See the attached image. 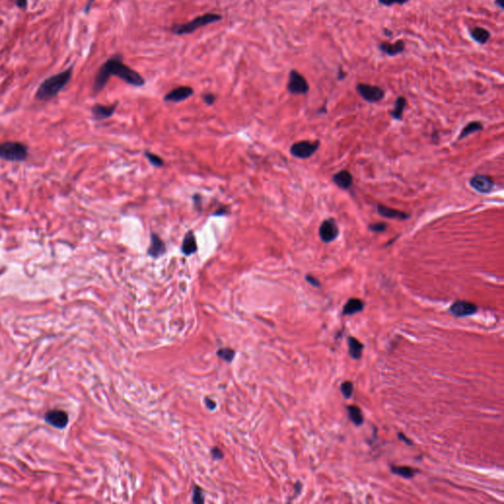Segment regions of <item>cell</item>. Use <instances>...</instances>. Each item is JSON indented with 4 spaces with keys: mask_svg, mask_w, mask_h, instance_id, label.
I'll return each instance as SVG.
<instances>
[{
    "mask_svg": "<svg viewBox=\"0 0 504 504\" xmlns=\"http://www.w3.org/2000/svg\"><path fill=\"white\" fill-rule=\"evenodd\" d=\"M192 500H193L194 503H203L204 502V496H203L202 490H201V488L198 487V486H196L195 489H194Z\"/></svg>",
    "mask_w": 504,
    "mask_h": 504,
    "instance_id": "31",
    "label": "cell"
},
{
    "mask_svg": "<svg viewBox=\"0 0 504 504\" xmlns=\"http://www.w3.org/2000/svg\"><path fill=\"white\" fill-rule=\"evenodd\" d=\"M364 304L360 299H351L347 302V304L343 308L344 315H354L358 312H360L363 309Z\"/></svg>",
    "mask_w": 504,
    "mask_h": 504,
    "instance_id": "19",
    "label": "cell"
},
{
    "mask_svg": "<svg viewBox=\"0 0 504 504\" xmlns=\"http://www.w3.org/2000/svg\"><path fill=\"white\" fill-rule=\"evenodd\" d=\"M198 250V245H197V240L196 236L193 231L187 232L183 237L182 243H181V252L185 256H190L194 253H196Z\"/></svg>",
    "mask_w": 504,
    "mask_h": 504,
    "instance_id": "14",
    "label": "cell"
},
{
    "mask_svg": "<svg viewBox=\"0 0 504 504\" xmlns=\"http://www.w3.org/2000/svg\"><path fill=\"white\" fill-rule=\"evenodd\" d=\"M229 213H230V211H229V209H228L227 206H221V207H219L217 209L216 212H214L213 216H225V215H227Z\"/></svg>",
    "mask_w": 504,
    "mask_h": 504,
    "instance_id": "34",
    "label": "cell"
},
{
    "mask_svg": "<svg viewBox=\"0 0 504 504\" xmlns=\"http://www.w3.org/2000/svg\"><path fill=\"white\" fill-rule=\"evenodd\" d=\"M341 392L345 398L349 399L353 395L354 392V385L351 381H346L341 385Z\"/></svg>",
    "mask_w": 504,
    "mask_h": 504,
    "instance_id": "28",
    "label": "cell"
},
{
    "mask_svg": "<svg viewBox=\"0 0 504 504\" xmlns=\"http://www.w3.org/2000/svg\"><path fill=\"white\" fill-rule=\"evenodd\" d=\"M165 252H166V246L162 238L156 233H151L150 246L147 251L148 255L154 259H158L162 257Z\"/></svg>",
    "mask_w": 504,
    "mask_h": 504,
    "instance_id": "12",
    "label": "cell"
},
{
    "mask_svg": "<svg viewBox=\"0 0 504 504\" xmlns=\"http://www.w3.org/2000/svg\"><path fill=\"white\" fill-rule=\"evenodd\" d=\"M384 35L387 36H392L393 33L390 30H388V29H384Z\"/></svg>",
    "mask_w": 504,
    "mask_h": 504,
    "instance_id": "43",
    "label": "cell"
},
{
    "mask_svg": "<svg viewBox=\"0 0 504 504\" xmlns=\"http://www.w3.org/2000/svg\"><path fill=\"white\" fill-rule=\"evenodd\" d=\"M206 405H207V407H208L210 410H213V409H215V407H216V403H214V402H213L212 400H210V399H206Z\"/></svg>",
    "mask_w": 504,
    "mask_h": 504,
    "instance_id": "40",
    "label": "cell"
},
{
    "mask_svg": "<svg viewBox=\"0 0 504 504\" xmlns=\"http://www.w3.org/2000/svg\"><path fill=\"white\" fill-rule=\"evenodd\" d=\"M333 181L342 189H348L353 184V177L348 171H341L333 177Z\"/></svg>",
    "mask_w": 504,
    "mask_h": 504,
    "instance_id": "18",
    "label": "cell"
},
{
    "mask_svg": "<svg viewBox=\"0 0 504 504\" xmlns=\"http://www.w3.org/2000/svg\"><path fill=\"white\" fill-rule=\"evenodd\" d=\"M349 354L354 360H360L363 350V345L356 338L350 337L348 340Z\"/></svg>",
    "mask_w": 504,
    "mask_h": 504,
    "instance_id": "21",
    "label": "cell"
},
{
    "mask_svg": "<svg viewBox=\"0 0 504 504\" xmlns=\"http://www.w3.org/2000/svg\"><path fill=\"white\" fill-rule=\"evenodd\" d=\"M45 419L49 425L58 430L64 429L69 422L68 414L61 410H52L48 412L45 415Z\"/></svg>",
    "mask_w": 504,
    "mask_h": 504,
    "instance_id": "10",
    "label": "cell"
},
{
    "mask_svg": "<svg viewBox=\"0 0 504 504\" xmlns=\"http://www.w3.org/2000/svg\"><path fill=\"white\" fill-rule=\"evenodd\" d=\"M391 471L393 474L395 475H398V476H401L405 479H412L415 475V471L414 469L411 468V467H407V466H403V467H397V466H392L391 467Z\"/></svg>",
    "mask_w": 504,
    "mask_h": 504,
    "instance_id": "24",
    "label": "cell"
},
{
    "mask_svg": "<svg viewBox=\"0 0 504 504\" xmlns=\"http://www.w3.org/2000/svg\"><path fill=\"white\" fill-rule=\"evenodd\" d=\"M347 75H348V74L345 72V71L343 70L342 67L340 66V67H339V70H338V74H337V79H338V80H340V81H342V80H344V79L347 77Z\"/></svg>",
    "mask_w": 504,
    "mask_h": 504,
    "instance_id": "37",
    "label": "cell"
},
{
    "mask_svg": "<svg viewBox=\"0 0 504 504\" xmlns=\"http://www.w3.org/2000/svg\"><path fill=\"white\" fill-rule=\"evenodd\" d=\"M347 409H348V413H349L351 421L356 426H361L363 423V416H362L360 408L357 406H349Z\"/></svg>",
    "mask_w": 504,
    "mask_h": 504,
    "instance_id": "23",
    "label": "cell"
},
{
    "mask_svg": "<svg viewBox=\"0 0 504 504\" xmlns=\"http://www.w3.org/2000/svg\"><path fill=\"white\" fill-rule=\"evenodd\" d=\"M471 186L480 193H488L492 190L494 182L489 177L486 176H475L470 180Z\"/></svg>",
    "mask_w": 504,
    "mask_h": 504,
    "instance_id": "13",
    "label": "cell"
},
{
    "mask_svg": "<svg viewBox=\"0 0 504 504\" xmlns=\"http://www.w3.org/2000/svg\"><path fill=\"white\" fill-rule=\"evenodd\" d=\"M193 204H194V208L196 210H198V211L202 210V197H201V195L195 194L193 196Z\"/></svg>",
    "mask_w": 504,
    "mask_h": 504,
    "instance_id": "35",
    "label": "cell"
},
{
    "mask_svg": "<svg viewBox=\"0 0 504 504\" xmlns=\"http://www.w3.org/2000/svg\"><path fill=\"white\" fill-rule=\"evenodd\" d=\"M306 282H307L308 284H310L311 286H313V287H315V288H320V286H321V284H320L319 280H318L317 278H315V277L311 276V275H306Z\"/></svg>",
    "mask_w": 504,
    "mask_h": 504,
    "instance_id": "33",
    "label": "cell"
},
{
    "mask_svg": "<svg viewBox=\"0 0 504 504\" xmlns=\"http://www.w3.org/2000/svg\"><path fill=\"white\" fill-rule=\"evenodd\" d=\"M398 437H399L402 441L406 442V443H407V444H409V445H412V444H413V443L411 442V440H410L409 438H407V437L404 435V433H402V432H400V433L398 434Z\"/></svg>",
    "mask_w": 504,
    "mask_h": 504,
    "instance_id": "38",
    "label": "cell"
},
{
    "mask_svg": "<svg viewBox=\"0 0 504 504\" xmlns=\"http://www.w3.org/2000/svg\"><path fill=\"white\" fill-rule=\"evenodd\" d=\"M409 1H410V0H378V3H379L380 5L390 7V6L395 5V4H398V5H404V4L408 3Z\"/></svg>",
    "mask_w": 504,
    "mask_h": 504,
    "instance_id": "29",
    "label": "cell"
},
{
    "mask_svg": "<svg viewBox=\"0 0 504 504\" xmlns=\"http://www.w3.org/2000/svg\"><path fill=\"white\" fill-rule=\"evenodd\" d=\"M319 148V141L309 142V141H300L290 147V154L299 159H307L311 157Z\"/></svg>",
    "mask_w": 504,
    "mask_h": 504,
    "instance_id": "6",
    "label": "cell"
},
{
    "mask_svg": "<svg viewBox=\"0 0 504 504\" xmlns=\"http://www.w3.org/2000/svg\"><path fill=\"white\" fill-rule=\"evenodd\" d=\"M377 212L381 216L385 217V218H389V219L407 220V219L410 218V215L407 214V213H405V212L399 211V210L390 208V207H387V206H384V205H378Z\"/></svg>",
    "mask_w": 504,
    "mask_h": 504,
    "instance_id": "17",
    "label": "cell"
},
{
    "mask_svg": "<svg viewBox=\"0 0 504 504\" xmlns=\"http://www.w3.org/2000/svg\"><path fill=\"white\" fill-rule=\"evenodd\" d=\"M145 157L148 159V161L150 162V163L156 167H161L163 165V160H162L161 157H159L158 155L156 154H153L149 151H146L145 152Z\"/></svg>",
    "mask_w": 504,
    "mask_h": 504,
    "instance_id": "26",
    "label": "cell"
},
{
    "mask_svg": "<svg viewBox=\"0 0 504 504\" xmlns=\"http://www.w3.org/2000/svg\"><path fill=\"white\" fill-rule=\"evenodd\" d=\"M218 357L228 362H231L234 358V351L232 349H221L217 352Z\"/></svg>",
    "mask_w": 504,
    "mask_h": 504,
    "instance_id": "27",
    "label": "cell"
},
{
    "mask_svg": "<svg viewBox=\"0 0 504 504\" xmlns=\"http://www.w3.org/2000/svg\"><path fill=\"white\" fill-rule=\"evenodd\" d=\"M120 54H115L108 59L99 69L94 81V93L98 94L105 89L110 76L118 77L120 80L134 87L144 86L145 79L134 69L127 66L122 61Z\"/></svg>",
    "mask_w": 504,
    "mask_h": 504,
    "instance_id": "1",
    "label": "cell"
},
{
    "mask_svg": "<svg viewBox=\"0 0 504 504\" xmlns=\"http://www.w3.org/2000/svg\"><path fill=\"white\" fill-rule=\"evenodd\" d=\"M378 49L381 53L387 54L389 56H396L398 54L404 53L405 51V43L403 39L397 40L395 44H390L388 41H383L379 44Z\"/></svg>",
    "mask_w": 504,
    "mask_h": 504,
    "instance_id": "16",
    "label": "cell"
},
{
    "mask_svg": "<svg viewBox=\"0 0 504 504\" xmlns=\"http://www.w3.org/2000/svg\"><path fill=\"white\" fill-rule=\"evenodd\" d=\"M287 89L291 95H306L309 91V85L301 73L292 69L288 74Z\"/></svg>",
    "mask_w": 504,
    "mask_h": 504,
    "instance_id": "5",
    "label": "cell"
},
{
    "mask_svg": "<svg viewBox=\"0 0 504 504\" xmlns=\"http://www.w3.org/2000/svg\"><path fill=\"white\" fill-rule=\"evenodd\" d=\"M212 454H213V456L215 458H218V459L223 458V453H222V451L220 450L219 448H214L213 451H212Z\"/></svg>",
    "mask_w": 504,
    "mask_h": 504,
    "instance_id": "39",
    "label": "cell"
},
{
    "mask_svg": "<svg viewBox=\"0 0 504 504\" xmlns=\"http://www.w3.org/2000/svg\"><path fill=\"white\" fill-rule=\"evenodd\" d=\"M339 235V229L333 219L325 220L319 228V236L321 240L328 243L336 239Z\"/></svg>",
    "mask_w": 504,
    "mask_h": 504,
    "instance_id": "8",
    "label": "cell"
},
{
    "mask_svg": "<svg viewBox=\"0 0 504 504\" xmlns=\"http://www.w3.org/2000/svg\"><path fill=\"white\" fill-rule=\"evenodd\" d=\"M117 107V103L111 105V106H104L101 104H96L92 107V114L95 119L97 120H103L107 119L113 115L115 109Z\"/></svg>",
    "mask_w": 504,
    "mask_h": 504,
    "instance_id": "15",
    "label": "cell"
},
{
    "mask_svg": "<svg viewBox=\"0 0 504 504\" xmlns=\"http://www.w3.org/2000/svg\"><path fill=\"white\" fill-rule=\"evenodd\" d=\"M72 73L73 67H70L63 72L58 73L52 77L47 78L36 90V100L48 101L57 96L68 84V82L72 77Z\"/></svg>",
    "mask_w": 504,
    "mask_h": 504,
    "instance_id": "2",
    "label": "cell"
},
{
    "mask_svg": "<svg viewBox=\"0 0 504 504\" xmlns=\"http://www.w3.org/2000/svg\"><path fill=\"white\" fill-rule=\"evenodd\" d=\"M223 19V16L217 13H206L204 15L198 16L196 18L183 24H177L172 27L171 32L174 35L177 36H183V35H189L194 33L196 30H198L202 27L208 26L212 23L220 22Z\"/></svg>",
    "mask_w": 504,
    "mask_h": 504,
    "instance_id": "3",
    "label": "cell"
},
{
    "mask_svg": "<svg viewBox=\"0 0 504 504\" xmlns=\"http://www.w3.org/2000/svg\"><path fill=\"white\" fill-rule=\"evenodd\" d=\"M495 4H496V5H498V6H499V8L503 9L504 8L503 0H495Z\"/></svg>",
    "mask_w": 504,
    "mask_h": 504,
    "instance_id": "42",
    "label": "cell"
},
{
    "mask_svg": "<svg viewBox=\"0 0 504 504\" xmlns=\"http://www.w3.org/2000/svg\"><path fill=\"white\" fill-rule=\"evenodd\" d=\"M478 311V306L473 303L465 301H457L450 307V312L457 317H465L475 314Z\"/></svg>",
    "mask_w": 504,
    "mask_h": 504,
    "instance_id": "11",
    "label": "cell"
},
{
    "mask_svg": "<svg viewBox=\"0 0 504 504\" xmlns=\"http://www.w3.org/2000/svg\"><path fill=\"white\" fill-rule=\"evenodd\" d=\"M202 99L204 101V103L208 106H213L215 104V102L217 101L216 95L212 94V93H206L202 96Z\"/></svg>",
    "mask_w": 504,
    "mask_h": 504,
    "instance_id": "30",
    "label": "cell"
},
{
    "mask_svg": "<svg viewBox=\"0 0 504 504\" xmlns=\"http://www.w3.org/2000/svg\"><path fill=\"white\" fill-rule=\"evenodd\" d=\"M28 156L27 146L17 141L0 144V159L8 162H23Z\"/></svg>",
    "mask_w": 504,
    "mask_h": 504,
    "instance_id": "4",
    "label": "cell"
},
{
    "mask_svg": "<svg viewBox=\"0 0 504 504\" xmlns=\"http://www.w3.org/2000/svg\"><path fill=\"white\" fill-rule=\"evenodd\" d=\"M94 1H95V0H88L87 4H86V6H85V13H86V14H88V13L90 12L91 7H92V5H93Z\"/></svg>",
    "mask_w": 504,
    "mask_h": 504,
    "instance_id": "41",
    "label": "cell"
},
{
    "mask_svg": "<svg viewBox=\"0 0 504 504\" xmlns=\"http://www.w3.org/2000/svg\"><path fill=\"white\" fill-rule=\"evenodd\" d=\"M483 129V124L479 121H474V122H470L469 124L466 125V127L463 128L460 136H459V139H463L465 138L466 136H468L470 134L472 133H475V132H478V131H481Z\"/></svg>",
    "mask_w": 504,
    "mask_h": 504,
    "instance_id": "25",
    "label": "cell"
},
{
    "mask_svg": "<svg viewBox=\"0 0 504 504\" xmlns=\"http://www.w3.org/2000/svg\"><path fill=\"white\" fill-rule=\"evenodd\" d=\"M15 3L19 8L26 9V7L28 5V0H15Z\"/></svg>",
    "mask_w": 504,
    "mask_h": 504,
    "instance_id": "36",
    "label": "cell"
},
{
    "mask_svg": "<svg viewBox=\"0 0 504 504\" xmlns=\"http://www.w3.org/2000/svg\"><path fill=\"white\" fill-rule=\"evenodd\" d=\"M406 105H407V100L404 97H398L394 104V108L390 111L391 116L396 120H401Z\"/></svg>",
    "mask_w": 504,
    "mask_h": 504,
    "instance_id": "22",
    "label": "cell"
},
{
    "mask_svg": "<svg viewBox=\"0 0 504 504\" xmlns=\"http://www.w3.org/2000/svg\"><path fill=\"white\" fill-rule=\"evenodd\" d=\"M470 34H471L472 38L480 45H486L490 38V33L486 29L482 28V27H476V28L472 29L470 31Z\"/></svg>",
    "mask_w": 504,
    "mask_h": 504,
    "instance_id": "20",
    "label": "cell"
},
{
    "mask_svg": "<svg viewBox=\"0 0 504 504\" xmlns=\"http://www.w3.org/2000/svg\"><path fill=\"white\" fill-rule=\"evenodd\" d=\"M194 94V90L189 87V86H180L174 90L169 92L164 97L163 101L164 102H170V103H180L183 102L190 97H192Z\"/></svg>",
    "mask_w": 504,
    "mask_h": 504,
    "instance_id": "9",
    "label": "cell"
},
{
    "mask_svg": "<svg viewBox=\"0 0 504 504\" xmlns=\"http://www.w3.org/2000/svg\"><path fill=\"white\" fill-rule=\"evenodd\" d=\"M357 91L364 101L371 104L378 103L385 96V92L383 89H381L378 86L369 85V84H362V83L359 84L357 86Z\"/></svg>",
    "mask_w": 504,
    "mask_h": 504,
    "instance_id": "7",
    "label": "cell"
},
{
    "mask_svg": "<svg viewBox=\"0 0 504 504\" xmlns=\"http://www.w3.org/2000/svg\"><path fill=\"white\" fill-rule=\"evenodd\" d=\"M369 229L374 233H382L387 229V225L385 223H375L369 225Z\"/></svg>",
    "mask_w": 504,
    "mask_h": 504,
    "instance_id": "32",
    "label": "cell"
}]
</instances>
